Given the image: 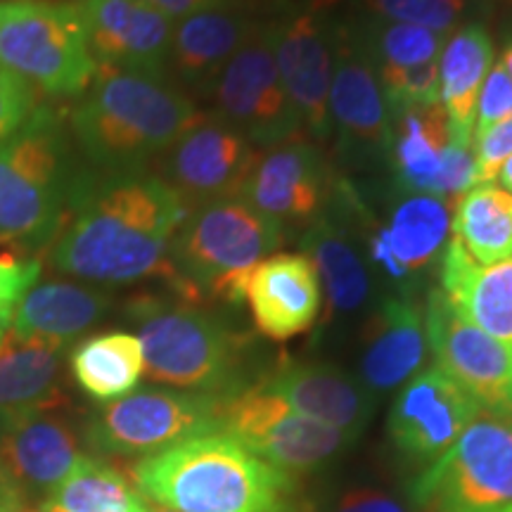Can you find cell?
Masks as SVG:
<instances>
[{
	"instance_id": "cell-18",
	"label": "cell",
	"mask_w": 512,
	"mask_h": 512,
	"mask_svg": "<svg viewBox=\"0 0 512 512\" xmlns=\"http://www.w3.org/2000/svg\"><path fill=\"white\" fill-rule=\"evenodd\" d=\"M83 458L79 437L62 408L0 420V477L22 498L48 496Z\"/></svg>"
},
{
	"instance_id": "cell-31",
	"label": "cell",
	"mask_w": 512,
	"mask_h": 512,
	"mask_svg": "<svg viewBox=\"0 0 512 512\" xmlns=\"http://www.w3.org/2000/svg\"><path fill=\"white\" fill-rule=\"evenodd\" d=\"M453 240L477 264L512 256V195L496 183H477L453 207Z\"/></svg>"
},
{
	"instance_id": "cell-34",
	"label": "cell",
	"mask_w": 512,
	"mask_h": 512,
	"mask_svg": "<svg viewBox=\"0 0 512 512\" xmlns=\"http://www.w3.org/2000/svg\"><path fill=\"white\" fill-rule=\"evenodd\" d=\"M354 5L361 15L415 24L439 34H453L472 10H479L472 0H354Z\"/></svg>"
},
{
	"instance_id": "cell-28",
	"label": "cell",
	"mask_w": 512,
	"mask_h": 512,
	"mask_svg": "<svg viewBox=\"0 0 512 512\" xmlns=\"http://www.w3.org/2000/svg\"><path fill=\"white\" fill-rule=\"evenodd\" d=\"M448 138V117L441 102L411 107L392 117L389 171L394 192L432 195Z\"/></svg>"
},
{
	"instance_id": "cell-14",
	"label": "cell",
	"mask_w": 512,
	"mask_h": 512,
	"mask_svg": "<svg viewBox=\"0 0 512 512\" xmlns=\"http://www.w3.org/2000/svg\"><path fill=\"white\" fill-rule=\"evenodd\" d=\"M422 309L434 366L465 389L479 408L512 415V344L475 328L439 287L427 292Z\"/></svg>"
},
{
	"instance_id": "cell-27",
	"label": "cell",
	"mask_w": 512,
	"mask_h": 512,
	"mask_svg": "<svg viewBox=\"0 0 512 512\" xmlns=\"http://www.w3.org/2000/svg\"><path fill=\"white\" fill-rule=\"evenodd\" d=\"M110 309V297L74 283L31 285L10 313L8 328L19 335L67 344Z\"/></svg>"
},
{
	"instance_id": "cell-37",
	"label": "cell",
	"mask_w": 512,
	"mask_h": 512,
	"mask_svg": "<svg viewBox=\"0 0 512 512\" xmlns=\"http://www.w3.org/2000/svg\"><path fill=\"white\" fill-rule=\"evenodd\" d=\"M510 117H512V79L501 64H494L489 76H486L482 91H479L472 140Z\"/></svg>"
},
{
	"instance_id": "cell-25",
	"label": "cell",
	"mask_w": 512,
	"mask_h": 512,
	"mask_svg": "<svg viewBox=\"0 0 512 512\" xmlns=\"http://www.w3.org/2000/svg\"><path fill=\"white\" fill-rule=\"evenodd\" d=\"M67 344L5 330L0 337V420L67 406L60 363Z\"/></svg>"
},
{
	"instance_id": "cell-40",
	"label": "cell",
	"mask_w": 512,
	"mask_h": 512,
	"mask_svg": "<svg viewBox=\"0 0 512 512\" xmlns=\"http://www.w3.org/2000/svg\"><path fill=\"white\" fill-rule=\"evenodd\" d=\"M38 275H41L38 261H17L10 256L0 259V316L10 320L15 304L31 285H36Z\"/></svg>"
},
{
	"instance_id": "cell-51",
	"label": "cell",
	"mask_w": 512,
	"mask_h": 512,
	"mask_svg": "<svg viewBox=\"0 0 512 512\" xmlns=\"http://www.w3.org/2000/svg\"><path fill=\"white\" fill-rule=\"evenodd\" d=\"M505 512H512V508H510V510H505Z\"/></svg>"
},
{
	"instance_id": "cell-5",
	"label": "cell",
	"mask_w": 512,
	"mask_h": 512,
	"mask_svg": "<svg viewBox=\"0 0 512 512\" xmlns=\"http://www.w3.org/2000/svg\"><path fill=\"white\" fill-rule=\"evenodd\" d=\"M131 316L138 323L145 373L152 382L226 396L247 387L249 337L195 304L140 299Z\"/></svg>"
},
{
	"instance_id": "cell-16",
	"label": "cell",
	"mask_w": 512,
	"mask_h": 512,
	"mask_svg": "<svg viewBox=\"0 0 512 512\" xmlns=\"http://www.w3.org/2000/svg\"><path fill=\"white\" fill-rule=\"evenodd\" d=\"M482 411L444 370L430 366L413 375L389 411V437L408 463L434 465Z\"/></svg>"
},
{
	"instance_id": "cell-12",
	"label": "cell",
	"mask_w": 512,
	"mask_h": 512,
	"mask_svg": "<svg viewBox=\"0 0 512 512\" xmlns=\"http://www.w3.org/2000/svg\"><path fill=\"white\" fill-rule=\"evenodd\" d=\"M339 17L325 5L280 12L264 24L275 64L306 136L318 143L332 138L330 86L335 74Z\"/></svg>"
},
{
	"instance_id": "cell-10",
	"label": "cell",
	"mask_w": 512,
	"mask_h": 512,
	"mask_svg": "<svg viewBox=\"0 0 512 512\" xmlns=\"http://www.w3.org/2000/svg\"><path fill=\"white\" fill-rule=\"evenodd\" d=\"M221 396L143 389L107 403L86 439L102 456H152L204 432L221 430Z\"/></svg>"
},
{
	"instance_id": "cell-1",
	"label": "cell",
	"mask_w": 512,
	"mask_h": 512,
	"mask_svg": "<svg viewBox=\"0 0 512 512\" xmlns=\"http://www.w3.org/2000/svg\"><path fill=\"white\" fill-rule=\"evenodd\" d=\"M190 207L143 169L79 174L50 252L57 271L100 285L174 280L171 245Z\"/></svg>"
},
{
	"instance_id": "cell-9",
	"label": "cell",
	"mask_w": 512,
	"mask_h": 512,
	"mask_svg": "<svg viewBox=\"0 0 512 512\" xmlns=\"http://www.w3.org/2000/svg\"><path fill=\"white\" fill-rule=\"evenodd\" d=\"M221 432L292 477L330 463L354 441L335 427L292 411L259 380L223 399Z\"/></svg>"
},
{
	"instance_id": "cell-7",
	"label": "cell",
	"mask_w": 512,
	"mask_h": 512,
	"mask_svg": "<svg viewBox=\"0 0 512 512\" xmlns=\"http://www.w3.org/2000/svg\"><path fill=\"white\" fill-rule=\"evenodd\" d=\"M0 69L50 98H79L98 74L79 3L0 0Z\"/></svg>"
},
{
	"instance_id": "cell-20",
	"label": "cell",
	"mask_w": 512,
	"mask_h": 512,
	"mask_svg": "<svg viewBox=\"0 0 512 512\" xmlns=\"http://www.w3.org/2000/svg\"><path fill=\"white\" fill-rule=\"evenodd\" d=\"M427 351L422 302L406 292L382 294L363 332L358 380L370 394L394 392L420 373Z\"/></svg>"
},
{
	"instance_id": "cell-45",
	"label": "cell",
	"mask_w": 512,
	"mask_h": 512,
	"mask_svg": "<svg viewBox=\"0 0 512 512\" xmlns=\"http://www.w3.org/2000/svg\"><path fill=\"white\" fill-rule=\"evenodd\" d=\"M494 183L501 185L503 190H508L510 195H512V155H510L508 159H505V162H503L501 166H498Z\"/></svg>"
},
{
	"instance_id": "cell-15",
	"label": "cell",
	"mask_w": 512,
	"mask_h": 512,
	"mask_svg": "<svg viewBox=\"0 0 512 512\" xmlns=\"http://www.w3.org/2000/svg\"><path fill=\"white\" fill-rule=\"evenodd\" d=\"M337 176L318 145L292 140L256 150L238 197L285 228H306L328 209Z\"/></svg>"
},
{
	"instance_id": "cell-19",
	"label": "cell",
	"mask_w": 512,
	"mask_h": 512,
	"mask_svg": "<svg viewBox=\"0 0 512 512\" xmlns=\"http://www.w3.org/2000/svg\"><path fill=\"white\" fill-rule=\"evenodd\" d=\"M242 302L254 328L271 342H287L318 323L323 290L316 266L306 254H271L245 280Z\"/></svg>"
},
{
	"instance_id": "cell-35",
	"label": "cell",
	"mask_w": 512,
	"mask_h": 512,
	"mask_svg": "<svg viewBox=\"0 0 512 512\" xmlns=\"http://www.w3.org/2000/svg\"><path fill=\"white\" fill-rule=\"evenodd\" d=\"M380 79L384 100L389 114H396L411 107L439 105V60L422 64L413 69H396V72H375Z\"/></svg>"
},
{
	"instance_id": "cell-13",
	"label": "cell",
	"mask_w": 512,
	"mask_h": 512,
	"mask_svg": "<svg viewBox=\"0 0 512 512\" xmlns=\"http://www.w3.org/2000/svg\"><path fill=\"white\" fill-rule=\"evenodd\" d=\"M330 128L344 166L373 171L389 166L392 114L373 62L358 48L347 19H339L335 74L330 86Z\"/></svg>"
},
{
	"instance_id": "cell-17",
	"label": "cell",
	"mask_w": 512,
	"mask_h": 512,
	"mask_svg": "<svg viewBox=\"0 0 512 512\" xmlns=\"http://www.w3.org/2000/svg\"><path fill=\"white\" fill-rule=\"evenodd\" d=\"M256 147L219 117H204L166 150L164 181L188 204L238 195Z\"/></svg>"
},
{
	"instance_id": "cell-3",
	"label": "cell",
	"mask_w": 512,
	"mask_h": 512,
	"mask_svg": "<svg viewBox=\"0 0 512 512\" xmlns=\"http://www.w3.org/2000/svg\"><path fill=\"white\" fill-rule=\"evenodd\" d=\"M204 114L164 74L98 67L72 112L83 155L110 171L140 169L164 155Z\"/></svg>"
},
{
	"instance_id": "cell-48",
	"label": "cell",
	"mask_w": 512,
	"mask_h": 512,
	"mask_svg": "<svg viewBox=\"0 0 512 512\" xmlns=\"http://www.w3.org/2000/svg\"><path fill=\"white\" fill-rule=\"evenodd\" d=\"M8 323H10L8 318H3V316H0V337H3V332L8 330Z\"/></svg>"
},
{
	"instance_id": "cell-11",
	"label": "cell",
	"mask_w": 512,
	"mask_h": 512,
	"mask_svg": "<svg viewBox=\"0 0 512 512\" xmlns=\"http://www.w3.org/2000/svg\"><path fill=\"white\" fill-rule=\"evenodd\" d=\"M211 95L216 117L242 133L256 150L309 138L280 79L264 24L226 62Z\"/></svg>"
},
{
	"instance_id": "cell-41",
	"label": "cell",
	"mask_w": 512,
	"mask_h": 512,
	"mask_svg": "<svg viewBox=\"0 0 512 512\" xmlns=\"http://www.w3.org/2000/svg\"><path fill=\"white\" fill-rule=\"evenodd\" d=\"M330 512H413L399 496L377 489H354L339 496Z\"/></svg>"
},
{
	"instance_id": "cell-43",
	"label": "cell",
	"mask_w": 512,
	"mask_h": 512,
	"mask_svg": "<svg viewBox=\"0 0 512 512\" xmlns=\"http://www.w3.org/2000/svg\"><path fill=\"white\" fill-rule=\"evenodd\" d=\"M22 501L24 498L0 477V512H24Z\"/></svg>"
},
{
	"instance_id": "cell-22",
	"label": "cell",
	"mask_w": 512,
	"mask_h": 512,
	"mask_svg": "<svg viewBox=\"0 0 512 512\" xmlns=\"http://www.w3.org/2000/svg\"><path fill=\"white\" fill-rule=\"evenodd\" d=\"M259 382L292 411L354 439L366 430L375 411V394L332 363L283 358Z\"/></svg>"
},
{
	"instance_id": "cell-38",
	"label": "cell",
	"mask_w": 512,
	"mask_h": 512,
	"mask_svg": "<svg viewBox=\"0 0 512 512\" xmlns=\"http://www.w3.org/2000/svg\"><path fill=\"white\" fill-rule=\"evenodd\" d=\"M38 93L27 81L0 69V145L36 110Z\"/></svg>"
},
{
	"instance_id": "cell-33",
	"label": "cell",
	"mask_w": 512,
	"mask_h": 512,
	"mask_svg": "<svg viewBox=\"0 0 512 512\" xmlns=\"http://www.w3.org/2000/svg\"><path fill=\"white\" fill-rule=\"evenodd\" d=\"M358 48L373 62L375 72H396L437 62L448 34L415 27V24L389 22V19L358 15L347 19Z\"/></svg>"
},
{
	"instance_id": "cell-39",
	"label": "cell",
	"mask_w": 512,
	"mask_h": 512,
	"mask_svg": "<svg viewBox=\"0 0 512 512\" xmlns=\"http://www.w3.org/2000/svg\"><path fill=\"white\" fill-rule=\"evenodd\" d=\"M477 162V181L494 183L498 166L512 155V117L472 140Z\"/></svg>"
},
{
	"instance_id": "cell-26",
	"label": "cell",
	"mask_w": 512,
	"mask_h": 512,
	"mask_svg": "<svg viewBox=\"0 0 512 512\" xmlns=\"http://www.w3.org/2000/svg\"><path fill=\"white\" fill-rule=\"evenodd\" d=\"M494 36L484 22H465L448 34L439 55V100L451 140L472 145L477 98L494 67Z\"/></svg>"
},
{
	"instance_id": "cell-47",
	"label": "cell",
	"mask_w": 512,
	"mask_h": 512,
	"mask_svg": "<svg viewBox=\"0 0 512 512\" xmlns=\"http://www.w3.org/2000/svg\"><path fill=\"white\" fill-rule=\"evenodd\" d=\"M278 512H316V508H313V503L306 501V498L297 496V498H292V501L287 503L283 510H278Z\"/></svg>"
},
{
	"instance_id": "cell-23",
	"label": "cell",
	"mask_w": 512,
	"mask_h": 512,
	"mask_svg": "<svg viewBox=\"0 0 512 512\" xmlns=\"http://www.w3.org/2000/svg\"><path fill=\"white\" fill-rule=\"evenodd\" d=\"M437 266V287L460 316L498 342L512 344V256L482 266L451 238Z\"/></svg>"
},
{
	"instance_id": "cell-29",
	"label": "cell",
	"mask_w": 512,
	"mask_h": 512,
	"mask_svg": "<svg viewBox=\"0 0 512 512\" xmlns=\"http://www.w3.org/2000/svg\"><path fill=\"white\" fill-rule=\"evenodd\" d=\"M396 200L389 214V247L403 271L420 283V275L439 264L451 235L453 207L437 195L425 192H394Z\"/></svg>"
},
{
	"instance_id": "cell-24",
	"label": "cell",
	"mask_w": 512,
	"mask_h": 512,
	"mask_svg": "<svg viewBox=\"0 0 512 512\" xmlns=\"http://www.w3.org/2000/svg\"><path fill=\"white\" fill-rule=\"evenodd\" d=\"M261 24L238 3L221 5L174 22L169 60L185 83L211 88L216 76Z\"/></svg>"
},
{
	"instance_id": "cell-46",
	"label": "cell",
	"mask_w": 512,
	"mask_h": 512,
	"mask_svg": "<svg viewBox=\"0 0 512 512\" xmlns=\"http://www.w3.org/2000/svg\"><path fill=\"white\" fill-rule=\"evenodd\" d=\"M498 64L508 72V76L512 79V34L505 38L503 43V50H501V60H498Z\"/></svg>"
},
{
	"instance_id": "cell-49",
	"label": "cell",
	"mask_w": 512,
	"mask_h": 512,
	"mask_svg": "<svg viewBox=\"0 0 512 512\" xmlns=\"http://www.w3.org/2000/svg\"><path fill=\"white\" fill-rule=\"evenodd\" d=\"M472 3L477 5V8H486L489 3H494V0H472Z\"/></svg>"
},
{
	"instance_id": "cell-6",
	"label": "cell",
	"mask_w": 512,
	"mask_h": 512,
	"mask_svg": "<svg viewBox=\"0 0 512 512\" xmlns=\"http://www.w3.org/2000/svg\"><path fill=\"white\" fill-rule=\"evenodd\" d=\"M76 176L60 119L36 107L0 145V235L29 245L57 238Z\"/></svg>"
},
{
	"instance_id": "cell-44",
	"label": "cell",
	"mask_w": 512,
	"mask_h": 512,
	"mask_svg": "<svg viewBox=\"0 0 512 512\" xmlns=\"http://www.w3.org/2000/svg\"><path fill=\"white\" fill-rule=\"evenodd\" d=\"M271 8H278L280 12L294 10V8H306V5H325V8H332L335 0H264Z\"/></svg>"
},
{
	"instance_id": "cell-21",
	"label": "cell",
	"mask_w": 512,
	"mask_h": 512,
	"mask_svg": "<svg viewBox=\"0 0 512 512\" xmlns=\"http://www.w3.org/2000/svg\"><path fill=\"white\" fill-rule=\"evenodd\" d=\"M98 67L162 74L174 22L143 0H76Z\"/></svg>"
},
{
	"instance_id": "cell-32",
	"label": "cell",
	"mask_w": 512,
	"mask_h": 512,
	"mask_svg": "<svg viewBox=\"0 0 512 512\" xmlns=\"http://www.w3.org/2000/svg\"><path fill=\"white\" fill-rule=\"evenodd\" d=\"M31 512H150V505L131 477L86 456Z\"/></svg>"
},
{
	"instance_id": "cell-30",
	"label": "cell",
	"mask_w": 512,
	"mask_h": 512,
	"mask_svg": "<svg viewBox=\"0 0 512 512\" xmlns=\"http://www.w3.org/2000/svg\"><path fill=\"white\" fill-rule=\"evenodd\" d=\"M69 370L93 401H119L133 394L145 373L143 347L131 332H100L76 344L69 354Z\"/></svg>"
},
{
	"instance_id": "cell-42",
	"label": "cell",
	"mask_w": 512,
	"mask_h": 512,
	"mask_svg": "<svg viewBox=\"0 0 512 512\" xmlns=\"http://www.w3.org/2000/svg\"><path fill=\"white\" fill-rule=\"evenodd\" d=\"M143 3L155 8L159 15H164L169 22H181V19L197 15V12L221 8V5L238 3V0H143Z\"/></svg>"
},
{
	"instance_id": "cell-8",
	"label": "cell",
	"mask_w": 512,
	"mask_h": 512,
	"mask_svg": "<svg viewBox=\"0 0 512 512\" xmlns=\"http://www.w3.org/2000/svg\"><path fill=\"white\" fill-rule=\"evenodd\" d=\"M425 512H505L512 508V415L479 411L437 463L415 479Z\"/></svg>"
},
{
	"instance_id": "cell-4",
	"label": "cell",
	"mask_w": 512,
	"mask_h": 512,
	"mask_svg": "<svg viewBox=\"0 0 512 512\" xmlns=\"http://www.w3.org/2000/svg\"><path fill=\"white\" fill-rule=\"evenodd\" d=\"M287 228L242 197L197 204L171 245L174 290L190 304H242L252 268L283 245Z\"/></svg>"
},
{
	"instance_id": "cell-36",
	"label": "cell",
	"mask_w": 512,
	"mask_h": 512,
	"mask_svg": "<svg viewBox=\"0 0 512 512\" xmlns=\"http://www.w3.org/2000/svg\"><path fill=\"white\" fill-rule=\"evenodd\" d=\"M477 183V162L472 145L448 138L444 155H441L437 183H434L432 195H437L451 204V207H456L460 197L470 188H475Z\"/></svg>"
},
{
	"instance_id": "cell-50",
	"label": "cell",
	"mask_w": 512,
	"mask_h": 512,
	"mask_svg": "<svg viewBox=\"0 0 512 512\" xmlns=\"http://www.w3.org/2000/svg\"><path fill=\"white\" fill-rule=\"evenodd\" d=\"M150 512H176V510H169V508H157V510H152V508H150Z\"/></svg>"
},
{
	"instance_id": "cell-2",
	"label": "cell",
	"mask_w": 512,
	"mask_h": 512,
	"mask_svg": "<svg viewBox=\"0 0 512 512\" xmlns=\"http://www.w3.org/2000/svg\"><path fill=\"white\" fill-rule=\"evenodd\" d=\"M147 501L176 512H278L299 496L297 479L216 430L131 465Z\"/></svg>"
}]
</instances>
